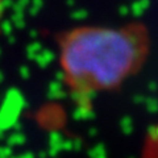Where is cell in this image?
<instances>
[{"label": "cell", "mask_w": 158, "mask_h": 158, "mask_svg": "<svg viewBox=\"0 0 158 158\" xmlns=\"http://www.w3.org/2000/svg\"><path fill=\"white\" fill-rule=\"evenodd\" d=\"M148 56V34L136 25L77 27L58 41L62 85L82 108L136 77Z\"/></svg>", "instance_id": "obj_1"}, {"label": "cell", "mask_w": 158, "mask_h": 158, "mask_svg": "<svg viewBox=\"0 0 158 158\" xmlns=\"http://www.w3.org/2000/svg\"><path fill=\"white\" fill-rule=\"evenodd\" d=\"M141 158H158V124L148 129L141 148Z\"/></svg>", "instance_id": "obj_2"}]
</instances>
